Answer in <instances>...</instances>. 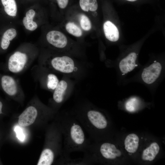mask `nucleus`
Segmentation results:
<instances>
[{
  "instance_id": "1",
  "label": "nucleus",
  "mask_w": 165,
  "mask_h": 165,
  "mask_svg": "<svg viewBox=\"0 0 165 165\" xmlns=\"http://www.w3.org/2000/svg\"><path fill=\"white\" fill-rule=\"evenodd\" d=\"M58 120V127L64 137L61 156L62 164L70 165L72 160L70 154L75 152H83L90 142L80 123L71 113H62Z\"/></svg>"
},
{
  "instance_id": "2",
  "label": "nucleus",
  "mask_w": 165,
  "mask_h": 165,
  "mask_svg": "<svg viewBox=\"0 0 165 165\" xmlns=\"http://www.w3.org/2000/svg\"><path fill=\"white\" fill-rule=\"evenodd\" d=\"M79 122L90 138H96L97 130L105 129L108 126V121L100 112L84 105L70 112Z\"/></svg>"
},
{
  "instance_id": "3",
  "label": "nucleus",
  "mask_w": 165,
  "mask_h": 165,
  "mask_svg": "<svg viewBox=\"0 0 165 165\" xmlns=\"http://www.w3.org/2000/svg\"><path fill=\"white\" fill-rule=\"evenodd\" d=\"M28 56L26 53L16 51L10 56L3 68L12 73H18L28 67Z\"/></svg>"
},
{
  "instance_id": "4",
  "label": "nucleus",
  "mask_w": 165,
  "mask_h": 165,
  "mask_svg": "<svg viewBox=\"0 0 165 165\" xmlns=\"http://www.w3.org/2000/svg\"><path fill=\"white\" fill-rule=\"evenodd\" d=\"M45 66L53 70L66 74L73 72L75 68L73 60L65 56L53 57Z\"/></svg>"
},
{
  "instance_id": "5",
  "label": "nucleus",
  "mask_w": 165,
  "mask_h": 165,
  "mask_svg": "<svg viewBox=\"0 0 165 165\" xmlns=\"http://www.w3.org/2000/svg\"><path fill=\"white\" fill-rule=\"evenodd\" d=\"M162 69L161 64L155 61L143 69L141 75L142 81L147 84H152L159 78Z\"/></svg>"
},
{
  "instance_id": "6",
  "label": "nucleus",
  "mask_w": 165,
  "mask_h": 165,
  "mask_svg": "<svg viewBox=\"0 0 165 165\" xmlns=\"http://www.w3.org/2000/svg\"><path fill=\"white\" fill-rule=\"evenodd\" d=\"M48 42L55 47L63 48L68 43L66 36L61 32L57 31H52L48 32L46 36Z\"/></svg>"
},
{
  "instance_id": "7",
  "label": "nucleus",
  "mask_w": 165,
  "mask_h": 165,
  "mask_svg": "<svg viewBox=\"0 0 165 165\" xmlns=\"http://www.w3.org/2000/svg\"><path fill=\"white\" fill-rule=\"evenodd\" d=\"M38 115L37 110L33 106L27 107L19 117L18 123L23 127L29 126L35 122Z\"/></svg>"
},
{
  "instance_id": "8",
  "label": "nucleus",
  "mask_w": 165,
  "mask_h": 165,
  "mask_svg": "<svg viewBox=\"0 0 165 165\" xmlns=\"http://www.w3.org/2000/svg\"><path fill=\"white\" fill-rule=\"evenodd\" d=\"M99 152L102 157L108 160L114 159L122 154L115 145L108 142L102 144L99 146Z\"/></svg>"
},
{
  "instance_id": "9",
  "label": "nucleus",
  "mask_w": 165,
  "mask_h": 165,
  "mask_svg": "<svg viewBox=\"0 0 165 165\" xmlns=\"http://www.w3.org/2000/svg\"><path fill=\"white\" fill-rule=\"evenodd\" d=\"M137 58V54L132 52L120 61L119 67L122 75L126 74L134 69L137 65L136 64Z\"/></svg>"
},
{
  "instance_id": "10",
  "label": "nucleus",
  "mask_w": 165,
  "mask_h": 165,
  "mask_svg": "<svg viewBox=\"0 0 165 165\" xmlns=\"http://www.w3.org/2000/svg\"><path fill=\"white\" fill-rule=\"evenodd\" d=\"M103 29L106 38L112 42H116L119 38V33L115 25L109 21L105 22L103 25Z\"/></svg>"
},
{
  "instance_id": "11",
  "label": "nucleus",
  "mask_w": 165,
  "mask_h": 165,
  "mask_svg": "<svg viewBox=\"0 0 165 165\" xmlns=\"http://www.w3.org/2000/svg\"><path fill=\"white\" fill-rule=\"evenodd\" d=\"M67 88L68 83L66 81L62 80L59 81L53 94V99L56 103L61 104L63 102Z\"/></svg>"
},
{
  "instance_id": "12",
  "label": "nucleus",
  "mask_w": 165,
  "mask_h": 165,
  "mask_svg": "<svg viewBox=\"0 0 165 165\" xmlns=\"http://www.w3.org/2000/svg\"><path fill=\"white\" fill-rule=\"evenodd\" d=\"M139 142V137L135 134H131L128 135L124 141L125 149L129 152H135L138 148Z\"/></svg>"
},
{
  "instance_id": "13",
  "label": "nucleus",
  "mask_w": 165,
  "mask_h": 165,
  "mask_svg": "<svg viewBox=\"0 0 165 165\" xmlns=\"http://www.w3.org/2000/svg\"><path fill=\"white\" fill-rule=\"evenodd\" d=\"M160 149V147L157 143H152L143 151L142 155V159L144 160H153L159 153Z\"/></svg>"
},
{
  "instance_id": "14",
  "label": "nucleus",
  "mask_w": 165,
  "mask_h": 165,
  "mask_svg": "<svg viewBox=\"0 0 165 165\" xmlns=\"http://www.w3.org/2000/svg\"><path fill=\"white\" fill-rule=\"evenodd\" d=\"M35 15V12L32 9H30L26 12V16L23 19V23L27 29L33 31L37 28V24L33 20Z\"/></svg>"
},
{
  "instance_id": "15",
  "label": "nucleus",
  "mask_w": 165,
  "mask_h": 165,
  "mask_svg": "<svg viewBox=\"0 0 165 165\" xmlns=\"http://www.w3.org/2000/svg\"><path fill=\"white\" fill-rule=\"evenodd\" d=\"M55 156L53 152L47 148L44 149L42 152L38 165H51L53 163Z\"/></svg>"
},
{
  "instance_id": "16",
  "label": "nucleus",
  "mask_w": 165,
  "mask_h": 165,
  "mask_svg": "<svg viewBox=\"0 0 165 165\" xmlns=\"http://www.w3.org/2000/svg\"><path fill=\"white\" fill-rule=\"evenodd\" d=\"M16 35V32L15 29L11 28L7 30L4 33L2 39L1 48L3 50L7 49L10 43V41L13 39Z\"/></svg>"
},
{
  "instance_id": "17",
  "label": "nucleus",
  "mask_w": 165,
  "mask_h": 165,
  "mask_svg": "<svg viewBox=\"0 0 165 165\" xmlns=\"http://www.w3.org/2000/svg\"><path fill=\"white\" fill-rule=\"evenodd\" d=\"M1 2L8 15L12 16H16L17 7L15 0H1Z\"/></svg>"
},
{
  "instance_id": "18",
  "label": "nucleus",
  "mask_w": 165,
  "mask_h": 165,
  "mask_svg": "<svg viewBox=\"0 0 165 165\" xmlns=\"http://www.w3.org/2000/svg\"><path fill=\"white\" fill-rule=\"evenodd\" d=\"M79 3L82 9L85 12L94 11L98 8L97 0H80Z\"/></svg>"
},
{
  "instance_id": "19",
  "label": "nucleus",
  "mask_w": 165,
  "mask_h": 165,
  "mask_svg": "<svg viewBox=\"0 0 165 165\" xmlns=\"http://www.w3.org/2000/svg\"><path fill=\"white\" fill-rule=\"evenodd\" d=\"M65 28L68 33L75 37H80L82 35V32L81 28L73 22H70L67 23Z\"/></svg>"
},
{
  "instance_id": "20",
  "label": "nucleus",
  "mask_w": 165,
  "mask_h": 165,
  "mask_svg": "<svg viewBox=\"0 0 165 165\" xmlns=\"http://www.w3.org/2000/svg\"><path fill=\"white\" fill-rule=\"evenodd\" d=\"M59 82L57 77L55 74L50 73L47 75L46 86L48 89L54 90Z\"/></svg>"
},
{
  "instance_id": "21",
  "label": "nucleus",
  "mask_w": 165,
  "mask_h": 165,
  "mask_svg": "<svg viewBox=\"0 0 165 165\" xmlns=\"http://www.w3.org/2000/svg\"><path fill=\"white\" fill-rule=\"evenodd\" d=\"M79 20L80 26L83 30L88 31L91 29V23L87 16L84 14H82L80 16Z\"/></svg>"
},
{
  "instance_id": "22",
  "label": "nucleus",
  "mask_w": 165,
  "mask_h": 165,
  "mask_svg": "<svg viewBox=\"0 0 165 165\" xmlns=\"http://www.w3.org/2000/svg\"><path fill=\"white\" fill-rule=\"evenodd\" d=\"M139 101L137 98L132 97L127 101L125 105L126 108L129 111H134L138 105Z\"/></svg>"
},
{
  "instance_id": "23",
  "label": "nucleus",
  "mask_w": 165,
  "mask_h": 165,
  "mask_svg": "<svg viewBox=\"0 0 165 165\" xmlns=\"http://www.w3.org/2000/svg\"><path fill=\"white\" fill-rule=\"evenodd\" d=\"M14 130L16 134V136L20 141H23L25 139V135L22 129L19 126L16 127Z\"/></svg>"
},
{
  "instance_id": "24",
  "label": "nucleus",
  "mask_w": 165,
  "mask_h": 165,
  "mask_svg": "<svg viewBox=\"0 0 165 165\" xmlns=\"http://www.w3.org/2000/svg\"><path fill=\"white\" fill-rule=\"evenodd\" d=\"M59 7L62 9L65 8L68 5L69 0H57Z\"/></svg>"
},
{
  "instance_id": "25",
  "label": "nucleus",
  "mask_w": 165,
  "mask_h": 165,
  "mask_svg": "<svg viewBox=\"0 0 165 165\" xmlns=\"http://www.w3.org/2000/svg\"><path fill=\"white\" fill-rule=\"evenodd\" d=\"M3 108V104L0 100V115L3 113L2 110Z\"/></svg>"
},
{
  "instance_id": "26",
  "label": "nucleus",
  "mask_w": 165,
  "mask_h": 165,
  "mask_svg": "<svg viewBox=\"0 0 165 165\" xmlns=\"http://www.w3.org/2000/svg\"><path fill=\"white\" fill-rule=\"evenodd\" d=\"M127 0L128 1H131V2H133V1H136L137 0Z\"/></svg>"
}]
</instances>
